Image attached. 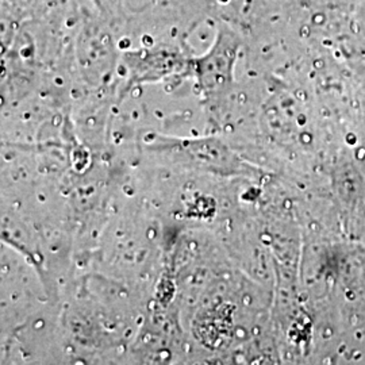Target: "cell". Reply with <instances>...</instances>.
I'll return each mask as SVG.
<instances>
[{"label": "cell", "instance_id": "obj_1", "mask_svg": "<svg viewBox=\"0 0 365 365\" xmlns=\"http://www.w3.org/2000/svg\"><path fill=\"white\" fill-rule=\"evenodd\" d=\"M238 49L240 38L235 31L221 29L209 52L195 60L196 76L203 90L215 91L232 80Z\"/></svg>", "mask_w": 365, "mask_h": 365}]
</instances>
